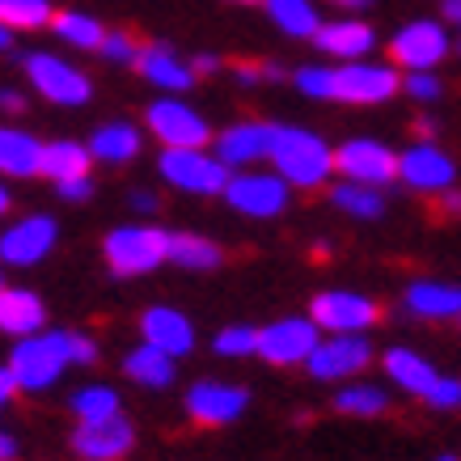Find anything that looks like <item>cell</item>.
Returning <instances> with one entry per match:
<instances>
[{
  "mask_svg": "<svg viewBox=\"0 0 461 461\" xmlns=\"http://www.w3.org/2000/svg\"><path fill=\"white\" fill-rule=\"evenodd\" d=\"M157 169L174 191H186V195H221L229 182V169L208 149H161Z\"/></svg>",
  "mask_w": 461,
  "mask_h": 461,
  "instance_id": "cell-8",
  "label": "cell"
},
{
  "mask_svg": "<svg viewBox=\"0 0 461 461\" xmlns=\"http://www.w3.org/2000/svg\"><path fill=\"white\" fill-rule=\"evenodd\" d=\"M42 161V140L26 127L0 123V178H34Z\"/></svg>",
  "mask_w": 461,
  "mask_h": 461,
  "instance_id": "cell-23",
  "label": "cell"
},
{
  "mask_svg": "<svg viewBox=\"0 0 461 461\" xmlns=\"http://www.w3.org/2000/svg\"><path fill=\"white\" fill-rule=\"evenodd\" d=\"M293 85L313 102H348V106H381L402 89L393 64L351 59V64H305L293 72Z\"/></svg>",
  "mask_w": 461,
  "mask_h": 461,
  "instance_id": "cell-1",
  "label": "cell"
},
{
  "mask_svg": "<svg viewBox=\"0 0 461 461\" xmlns=\"http://www.w3.org/2000/svg\"><path fill=\"white\" fill-rule=\"evenodd\" d=\"M56 195L64 199V203H85V199L94 195V178L85 174V178H64V182H56Z\"/></svg>",
  "mask_w": 461,
  "mask_h": 461,
  "instance_id": "cell-40",
  "label": "cell"
},
{
  "mask_svg": "<svg viewBox=\"0 0 461 461\" xmlns=\"http://www.w3.org/2000/svg\"><path fill=\"white\" fill-rule=\"evenodd\" d=\"M102 254H106V267H111L114 276H149L157 267L166 263L169 254V233L166 229H157V224H119L106 233L102 241Z\"/></svg>",
  "mask_w": 461,
  "mask_h": 461,
  "instance_id": "cell-4",
  "label": "cell"
},
{
  "mask_svg": "<svg viewBox=\"0 0 461 461\" xmlns=\"http://www.w3.org/2000/svg\"><path fill=\"white\" fill-rule=\"evenodd\" d=\"M440 208H445L448 216H457L461 212V191H445V195H440Z\"/></svg>",
  "mask_w": 461,
  "mask_h": 461,
  "instance_id": "cell-48",
  "label": "cell"
},
{
  "mask_svg": "<svg viewBox=\"0 0 461 461\" xmlns=\"http://www.w3.org/2000/svg\"><path fill=\"white\" fill-rule=\"evenodd\" d=\"M68 406L81 423H102V420L123 415V411H119V393H114L111 385H81V390L72 393Z\"/></svg>",
  "mask_w": 461,
  "mask_h": 461,
  "instance_id": "cell-33",
  "label": "cell"
},
{
  "mask_svg": "<svg viewBox=\"0 0 461 461\" xmlns=\"http://www.w3.org/2000/svg\"><path fill=\"white\" fill-rule=\"evenodd\" d=\"M318 339H321V330L309 318H280L258 330L254 356H263L267 364H280V368L305 364L313 356V348H318Z\"/></svg>",
  "mask_w": 461,
  "mask_h": 461,
  "instance_id": "cell-14",
  "label": "cell"
},
{
  "mask_svg": "<svg viewBox=\"0 0 461 461\" xmlns=\"http://www.w3.org/2000/svg\"><path fill=\"white\" fill-rule=\"evenodd\" d=\"M9 208H14V191H9V186H5V178H0V216H5Z\"/></svg>",
  "mask_w": 461,
  "mask_h": 461,
  "instance_id": "cell-52",
  "label": "cell"
},
{
  "mask_svg": "<svg viewBox=\"0 0 461 461\" xmlns=\"http://www.w3.org/2000/svg\"><path fill=\"white\" fill-rule=\"evenodd\" d=\"M440 5H445V17H448V22H457V26H461V0H440Z\"/></svg>",
  "mask_w": 461,
  "mask_h": 461,
  "instance_id": "cell-51",
  "label": "cell"
},
{
  "mask_svg": "<svg viewBox=\"0 0 461 461\" xmlns=\"http://www.w3.org/2000/svg\"><path fill=\"white\" fill-rule=\"evenodd\" d=\"M385 373H390L393 385H402V390L415 393V398H423V393L436 385V377H440L432 364L411 348H390L385 351Z\"/></svg>",
  "mask_w": 461,
  "mask_h": 461,
  "instance_id": "cell-27",
  "label": "cell"
},
{
  "mask_svg": "<svg viewBox=\"0 0 461 461\" xmlns=\"http://www.w3.org/2000/svg\"><path fill=\"white\" fill-rule=\"evenodd\" d=\"M22 68H26L30 89L56 106H89L94 98V77L56 51H26Z\"/></svg>",
  "mask_w": 461,
  "mask_h": 461,
  "instance_id": "cell-5",
  "label": "cell"
},
{
  "mask_svg": "<svg viewBox=\"0 0 461 461\" xmlns=\"http://www.w3.org/2000/svg\"><path fill=\"white\" fill-rule=\"evenodd\" d=\"M94 169V157L85 149L81 140H47L42 144V161H39V174L51 182H64V178H85Z\"/></svg>",
  "mask_w": 461,
  "mask_h": 461,
  "instance_id": "cell-26",
  "label": "cell"
},
{
  "mask_svg": "<svg viewBox=\"0 0 461 461\" xmlns=\"http://www.w3.org/2000/svg\"><path fill=\"white\" fill-rule=\"evenodd\" d=\"M127 203L140 212V216H153V212H157V195H153V191H131V195H127Z\"/></svg>",
  "mask_w": 461,
  "mask_h": 461,
  "instance_id": "cell-44",
  "label": "cell"
},
{
  "mask_svg": "<svg viewBox=\"0 0 461 461\" xmlns=\"http://www.w3.org/2000/svg\"><path fill=\"white\" fill-rule=\"evenodd\" d=\"M0 111H5V114H22V111H26V98H22L17 89H9V85H0Z\"/></svg>",
  "mask_w": 461,
  "mask_h": 461,
  "instance_id": "cell-42",
  "label": "cell"
},
{
  "mask_svg": "<svg viewBox=\"0 0 461 461\" xmlns=\"http://www.w3.org/2000/svg\"><path fill=\"white\" fill-rule=\"evenodd\" d=\"M68 330H39L30 339H17L14 356H9V373H14V385L26 393H42L51 390L64 368H68Z\"/></svg>",
  "mask_w": 461,
  "mask_h": 461,
  "instance_id": "cell-3",
  "label": "cell"
},
{
  "mask_svg": "<svg viewBox=\"0 0 461 461\" xmlns=\"http://www.w3.org/2000/svg\"><path fill=\"white\" fill-rule=\"evenodd\" d=\"M271 26L288 34V39H313V30L321 26L318 0H263Z\"/></svg>",
  "mask_w": 461,
  "mask_h": 461,
  "instance_id": "cell-28",
  "label": "cell"
},
{
  "mask_svg": "<svg viewBox=\"0 0 461 461\" xmlns=\"http://www.w3.org/2000/svg\"><path fill=\"white\" fill-rule=\"evenodd\" d=\"M0 293H5V276H0Z\"/></svg>",
  "mask_w": 461,
  "mask_h": 461,
  "instance_id": "cell-55",
  "label": "cell"
},
{
  "mask_svg": "<svg viewBox=\"0 0 461 461\" xmlns=\"http://www.w3.org/2000/svg\"><path fill=\"white\" fill-rule=\"evenodd\" d=\"M191 68H195V77L199 72H216L221 68V56H216V51H199V56L191 59Z\"/></svg>",
  "mask_w": 461,
  "mask_h": 461,
  "instance_id": "cell-46",
  "label": "cell"
},
{
  "mask_svg": "<svg viewBox=\"0 0 461 461\" xmlns=\"http://www.w3.org/2000/svg\"><path fill=\"white\" fill-rule=\"evenodd\" d=\"M136 68H140V77L153 85V89L169 94V98H182V94L195 85V68H191V59H182L169 42H149V47H140Z\"/></svg>",
  "mask_w": 461,
  "mask_h": 461,
  "instance_id": "cell-19",
  "label": "cell"
},
{
  "mask_svg": "<svg viewBox=\"0 0 461 461\" xmlns=\"http://www.w3.org/2000/svg\"><path fill=\"white\" fill-rule=\"evenodd\" d=\"M250 393L241 385H229V381H195L186 390V415L195 423H208V428H224L233 423L246 411Z\"/></svg>",
  "mask_w": 461,
  "mask_h": 461,
  "instance_id": "cell-18",
  "label": "cell"
},
{
  "mask_svg": "<svg viewBox=\"0 0 461 461\" xmlns=\"http://www.w3.org/2000/svg\"><path fill=\"white\" fill-rule=\"evenodd\" d=\"M330 9H339V17H356V14H364L373 0H326Z\"/></svg>",
  "mask_w": 461,
  "mask_h": 461,
  "instance_id": "cell-45",
  "label": "cell"
},
{
  "mask_svg": "<svg viewBox=\"0 0 461 461\" xmlns=\"http://www.w3.org/2000/svg\"><path fill=\"white\" fill-rule=\"evenodd\" d=\"M330 203H335L339 212L356 216V221H377V216H385V195H381L377 186H360V182H348V178H339L335 186H330Z\"/></svg>",
  "mask_w": 461,
  "mask_h": 461,
  "instance_id": "cell-31",
  "label": "cell"
},
{
  "mask_svg": "<svg viewBox=\"0 0 461 461\" xmlns=\"http://www.w3.org/2000/svg\"><path fill=\"white\" fill-rule=\"evenodd\" d=\"M59 224L47 212H30L0 233V263L5 267H39L47 254L56 250Z\"/></svg>",
  "mask_w": 461,
  "mask_h": 461,
  "instance_id": "cell-12",
  "label": "cell"
},
{
  "mask_svg": "<svg viewBox=\"0 0 461 461\" xmlns=\"http://www.w3.org/2000/svg\"><path fill=\"white\" fill-rule=\"evenodd\" d=\"M335 174H343L348 182H360V186L385 191L398 178V153L377 136H351L335 149Z\"/></svg>",
  "mask_w": 461,
  "mask_h": 461,
  "instance_id": "cell-9",
  "label": "cell"
},
{
  "mask_svg": "<svg viewBox=\"0 0 461 461\" xmlns=\"http://www.w3.org/2000/svg\"><path fill=\"white\" fill-rule=\"evenodd\" d=\"M89 157L94 161H106V166H127V161H136L144 149V136L140 127L131 123V119H111V123H102L94 136H89Z\"/></svg>",
  "mask_w": 461,
  "mask_h": 461,
  "instance_id": "cell-22",
  "label": "cell"
},
{
  "mask_svg": "<svg viewBox=\"0 0 461 461\" xmlns=\"http://www.w3.org/2000/svg\"><path fill=\"white\" fill-rule=\"evenodd\" d=\"M123 373L136 381V385H144V390H166V385H174V360H169L166 351L149 348V343L127 351Z\"/></svg>",
  "mask_w": 461,
  "mask_h": 461,
  "instance_id": "cell-30",
  "label": "cell"
},
{
  "mask_svg": "<svg viewBox=\"0 0 461 461\" xmlns=\"http://www.w3.org/2000/svg\"><path fill=\"white\" fill-rule=\"evenodd\" d=\"M254 343H258V330L254 326H224L221 335H216V356H254Z\"/></svg>",
  "mask_w": 461,
  "mask_h": 461,
  "instance_id": "cell-37",
  "label": "cell"
},
{
  "mask_svg": "<svg viewBox=\"0 0 461 461\" xmlns=\"http://www.w3.org/2000/svg\"><path fill=\"white\" fill-rule=\"evenodd\" d=\"M415 131H420L423 140H432V131H436V119H428V114H423V119H415Z\"/></svg>",
  "mask_w": 461,
  "mask_h": 461,
  "instance_id": "cell-50",
  "label": "cell"
},
{
  "mask_svg": "<svg viewBox=\"0 0 461 461\" xmlns=\"http://www.w3.org/2000/svg\"><path fill=\"white\" fill-rule=\"evenodd\" d=\"M144 127H149V136L161 140V149H208V140H212L208 119H203L191 102L169 98V94L149 102Z\"/></svg>",
  "mask_w": 461,
  "mask_h": 461,
  "instance_id": "cell-7",
  "label": "cell"
},
{
  "mask_svg": "<svg viewBox=\"0 0 461 461\" xmlns=\"http://www.w3.org/2000/svg\"><path fill=\"white\" fill-rule=\"evenodd\" d=\"M68 360L72 364H94L98 360V343L81 330H68Z\"/></svg>",
  "mask_w": 461,
  "mask_h": 461,
  "instance_id": "cell-41",
  "label": "cell"
},
{
  "mask_svg": "<svg viewBox=\"0 0 461 461\" xmlns=\"http://www.w3.org/2000/svg\"><path fill=\"white\" fill-rule=\"evenodd\" d=\"M51 17H56L51 0H0V26H9L14 34L51 26Z\"/></svg>",
  "mask_w": 461,
  "mask_h": 461,
  "instance_id": "cell-35",
  "label": "cell"
},
{
  "mask_svg": "<svg viewBox=\"0 0 461 461\" xmlns=\"http://www.w3.org/2000/svg\"><path fill=\"white\" fill-rule=\"evenodd\" d=\"M229 5H250V0H229Z\"/></svg>",
  "mask_w": 461,
  "mask_h": 461,
  "instance_id": "cell-54",
  "label": "cell"
},
{
  "mask_svg": "<svg viewBox=\"0 0 461 461\" xmlns=\"http://www.w3.org/2000/svg\"><path fill=\"white\" fill-rule=\"evenodd\" d=\"M423 402L436 411H457L461 406V381L457 377H436V385L423 393Z\"/></svg>",
  "mask_w": 461,
  "mask_h": 461,
  "instance_id": "cell-39",
  "label": "cell"
},
{
  "mask_svg": "<svg viewBox=\"0 0 461 461\" xmlns=\"http://www.w3.org/2000/svg\"><path fill=\"white\" fill-rule=\"evenodd\" d=\"M457 51H461V39H457Z\"/></svg>",
  "mask_w": 461,
  "mask_h": 461,
  "instance_id": "cell-57",
  "label": "cell"
},
{
  "mask_svg": "<svg viewBox=\"0 0 461 461\" xmlns=\"http://www.w3.org/2000/svg\"><path fill=\"white\" fill-rule=\"evenodd\" d=\"M5 51H14V30L9 26H0V56H5Z\"/></svg>",
  "mask_w": 461,
  "mask_h": 461,
  "instance_id": "cell-53",
  "label": "cell"
},
{
  "mask_svg": "<svg viewBox=\"0 0 461 461\" xmlns=\"http://www.w3.org/2000/svg\"><path fill=\"white\" fill-rule=\"evenodd\" d=\"M17 393V385H14V373L9 368H0V406H9V398Z\"/></svg>",
  "mask_w": 461,
  "mask_h": 461,
  "instance_id": "cell-47",
  "label": "cell"
},
{
  "mask_svg": "<svg viewBox=\"0 0 461 461\" xmlns=\"http://www.w3.org/2000/svg\"><path fill=\"white\" fill-rule=\"evenodd\" d=\"M276 174L296 191H318L335 178V149L326 144V136H318L313 127L296 123H276L271 136V157H267Z\"/></svg>",
  "mask_w": 461,
  "mask_h": 461,
  "instance_id": "cell-2",
  "label": "cell"
},
{
  "mask_svg": "<svg viewBox=\"0 0 461 461\" xmlns=\"http://www.w3.org/2000/svg\"><path fill=\"white\" fill-rule=\"evenodd\" d=\"M166 263L182 267V271H216L224 263V250L212 238H199V233H169Z\"/></svg>",
  "mask_w": 461,
  "mask_h": 461,
  "instance_id": "cell-29",
  "label": "cell"
},
{
  "mask_svg": "<svg viewBox=\"0 0 461 461\" xmlns=\"http://www.w3.org/2000/svg\"><path fill=\"white\" fill-rule=\"evenodd\" d=\"M377 318H381L377 301L364 293H351V288L318 293L313 305H309V321H313L318 330H330V335H364Z\"/></svg>",
  "mask_w": 461,
  "mask_h": 461,
  "instance_id": "cell-10",
  "label": "cell"
},
{
  "mask_svg": "<svg viewBox=\"0 0 461 461\" xmlns=\"http://www.w3.org/2000/svg\"><path fill=\"white\" fill-rule=\"evenodd\" d=\"M131 423L123 415H114V420H102V423H81L77 432H72V453L81 461H119L131 453Z\"/></svg>",
  "mask_w": 461,
  "mask_h": 461,
  "instance_id": "cell-21",
  "label": "cell"
},
{
  "mask_svg": "<svg viewBox=\"0 0 461 461\" xmlns=\"http://www.w3.org/2000/svg\"><path fill=\"white\" fill-rule=\"evenodd\" d=\"M398 178L411 186V191H423V195H445L453 191V178H457V166L445 149H436L432 140L411 144L406 153H398Z\"/></svg>",
  "mask_w": 461,
  "mask_h": 461,
  "instance_id": "cell-16",
  "label": "cell"
},
{
  "mask_svg": "<svg viewBox=\"0 0 461 461\" xmlns=\"http://www.w3.org/2000/svg\"><path fill=\"white\" fill-rule=\"evenodd\" d=\"M402 89H406V98L411 102H436L440 94H445V85H440L436 72H406Z\"/></svg>",
  "mask_w": 461,
  "mask_h": 461,
  "instance_id": "cell-38",
  "label": "cell"
},
{
  "mask_svg": "<svg viewBox=\"0 0 461 461\" xmlns=\"http://www.w3.org/2000/svg\"><path fill=\"white\" fill-rule=\"evenodd\" d=\"M224 203L241 216H250V221H271V216H280L288 208V199H293V186L280 178V174H263V169H238V174H229L224 182Z\"/></svg>",
  "mask_w": 461,
  "mask_h": 461,
  "instance_id": "cell-6",
  "label": "cell"
},
{
  "mask_svg": "<svg viewBox=\"0 0 461 461\" xmlns=\"http://www.w3.org/2000/svg\"><path fill=\"white\" fill-rule=\"evenodd\" d=\"M233 77H238V85H246V89H254V85H263V81H267L263 64H241V68L233 72Z\"/></svg>",
  "mask_w": 461,
  "mask_h": 461,
  "instance_id": "cell-43",
  "label": "cell"
},
{
  "mask_svg": "<svg viewBox=\"0 0 461 461\" xmlns=\"http://www.w3.org/2000/svg\"><path fill=\"white\" fill-rule=\"evenodd\" d=\"M373 364V343L364 335H330V339H318L313 356L305 360L309 377L318 381H348L356 373H364Z\"/></svg>",
  "mask_w": 461,
  "mask_h": 461,
  "instance_id": "cell-15",
  "label": "cell"
},
{
  "mask_svg": "<svg viewBox=\"0 0 461 461\" xmlns=\"http://www.w3.org/2000/svg\"><path fill=\"white\" fill-rule=\"evenodd\" d=\"M440 461H457V457H440Z\"/></svg>",
  "mask_w": 461,
  "mask_h": 461,
  "instance_id": "cell-56",
  "label": "cell"
},
{
  "mask_svg": "<svg viewBox=\"0 0 461 461\" xmlns=\"http://www.w3.org/2000/svg\"><path fill=\"white\" fill-rule=\"evenodd\" d=\"M313 47L335 64H351V59H368L377 47V30L368 26L364 17H335V22H321L313 30Z\"/></svg>",
  "mask_w": 461,
  "mask_h": 461,
  "instance_id": "cell-17",
  "label": "cell"
},
{
  "mask_svg": "<svg viewBox=\"0 0 461 461\" xmlns=\"http://www.w3.org/2000/svg\"><path fill=\"white\" fill-rule=\"evenodd\" d=\"M51 34H56L59 42L77 47V51H98V42H102V34H106V26H102L94 14H81V9H64V14L51 17Z\"/></svg>",
  "mask_w": 461,
  "mask_h": 461,
  "instance_id": "cell-32",
  "label": "cell"
},
{
  "mask_svg": "<svg viewBox=\"0 0 461 461\" xmlns=\"http://www.w3.org/2000/svg\"><path fill=\"white\" fill-rule=\"evenodd\" d=\"M385 406H390V393L377 390V385H364V381H351V385H343V390L335 393V411L356 415V420H373Z\"/></svg>",
  "mask_w": 461,
  "mask_h": 461,
  "instance_id": "cell-34",
  "label": "cell"
},
{
  "mask_svg": "<svg viewBox=\"0 0 461 461\" xmlns=\"http://www.w3.org/2000/svg\"><path fill=\"white\" fill-rule=\"evenodd\" d=\"M271 136H276V123H267V119H241V123L224 127L221 136H212V157L229 174H238V169H250L271 157Z\"/></svg>",
  "mask_w": 461,
  "mask_h": 461,
  "instance_id": "cell-13",
  "label": "cell"
},
{
  "mask_svg": "<svg viewBox=\"0 0 461 461\" xmlns=\"http://www.w3.org/2000/svg\"><path fill=\"white\" fill-rule=\"evenodd\" d=\"M140 335H144V343H149V348L166 351L169 360H178V356H191V348H195V326H191V318H186L182 309H174V305H153V309H144Z\"/></svg>",
  "mask_w": 461,
  "mask_h": 461,
  "instance_id": "cell-20",
  "label": "cell"
},
{
  "mask_svg": "<svg viewBox=\"0 0 461 461\" xmlns=\"http://www.w3.org/2000/svg\"><path fill=\"white\" fill-rule=\"evenodd\" d=\"M448 47L453 42H448L445 26L432 17H420V22H406L390 39V64L406 72H432L448 56Z\"/></svg>",
  "mask_w": 461,
  "mask_h": 461,
  "instance_id": "cell-11",
  "label": "cell"
},
{
  "mask_svg": "<svg viewBox=\"0 0 461 461\" xmlns=\"http://www.w3.org/2000/svg\"><path fill=\"white\" fill-rule=\"evenodd\" d=\"M14 453H17V440L14 436H0V461H14Z\"/></svg>",
  "mask_w": 461,
  "mask_h": 461,
  "instance_id": "cell-49",
  "label": "cell"
},
{
  "mask_svg": "<svg viewBox=\"0 0 461 461\" xmlns=\"http://www.w3.org/2000/svg\"><path fill=\"white\" fill-rule=\"evenodd\" d=\"M98 56L119 64V68H136V59H140V39H136L131 30H106L98 42Z\"/></svg>",
  "mask_w": 461,
  "mask_h": 461,
  "instance_id": "cell-36",
  "label": "cell"
},
{
  "mask_svg": "<svg viewBox=\"0 0 461 461\" xmlns=\"http://www.w3.org/2000/svg\"><path fill=\"white\" fill-rule=\"evenodd\" d=\"M406 309L428 321L461 318V288L457 284H440V280H415L406 288Z\"/></svg>",
  "mask_w": 461,
  "mask_h": 461,
  "instance_id": "cell-25",
  "label": "cell"
},
{
  "mask_svg": "<svg viewBox=\"0 0 461 461\" xmlns=\"http://www.w3.org/2000/svg\"><path fill=\"white\" fill-rule=\"evenodd\" d=\"M47 321V305H42L39 293L30 288H5L0 293V330L14 339H30L42 330Z\"/></svg>",
  "mask_w": 461,
  "mask_h": 461,
  "instance_id": "cell-24",
  "label": "cell"
}]
</instances>
